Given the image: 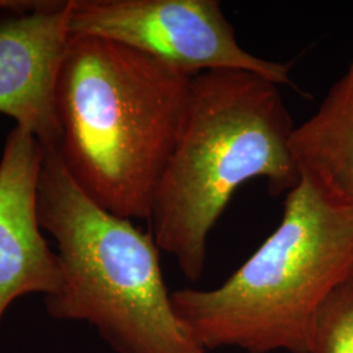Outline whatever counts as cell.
Segmentation results:
<instances>
[{"instance_id": "cell-8", "label": "cell", "mask_w": 353, "mask_h": 353, "mask_svg": "<svg viewBox=\"0 0 353 353\" xmlns=\"http://www.w3.org/2000/svg\"><path fill=\"white\" fill-rule=\"evenodd\" d=\"M290 150L303 178L353 208V55L316 113L294 127Z\"/></svg>"}, {"instance_id": "cell-10", "label": "cell", "mask_w": 353, "mask_h": 353, "mask_svg": "<svg viewBox=\"0 0 353 353\" xmlns=\"http://www.w3.org/2000/svg\"><path fill=\"white\" fill-rule=\"evenodd\" d=\"M45 1L33 0H0V10L12 13L30 12L39 8Z\"/></svg>"}, {"instance_id": "cell-1", "label": "cell", "mask_w": 353, "mask_h": 353, "mask_svg": "<svg viewBox=\"0 0 353 353\" xmlns=\"http://www.w3.org/2000/svg\"><path fill=\"white\" fill-rule=\"evenodd\" d=\"M194 76L119 42L70 36L55 84L64 168L93 202L150 219Z\"/></svg>"}, {"instance_id": "cell-6", "label": "cell", "mask_w": 353, "mask_h": 353, "mask_svg": "<svg viewBox=\"0 0 353 353\" xmlns=\"http://www.w3.org/2000/svg\"><path fill=\"white\" fill-rule=\"evenodd\" d=\"M45 147L14 126L0 159V325L17 299L55 294L62 287L58 254L42 234L38 183Z\"/></svg>"}, {"instance_id": "cell-2", "label": "cell", "mask_w": 353, "mask_h": 353, "mask_svg": "<svg viewBox=\"0 0 353 353\" xmlns=\"http://www.w3.org/2000/svg\"><path fill=\"white\" fill-rule=\"evenodd\" d=\"M293 122L265 76L240 70L192 77L185 121L152 204L153 239L185 278L201 280L207 241L236 190L265 178L271 195L301 182L290 150Z\"/></svg>"}, {"instance_id": "cell-7", "label": "cell", "mask_w": 353, "mask_h": 353, "mask_svg": "<svg viewBox=\"0 0 353 353\" xmlns=\"http://www.w3.org/2000/svg\"><path fill=\"white\" fill-rule=\"evenodd\" d=\"M68 1H45L0 23V113L58 148L55 84L70 39Z\"/></svg>"}, {"instance_id": "cell-9", "label": "cell", "mask_w": 353, "mask_h": 353, "mask_svg": "<svg viewBox=\"0 0 353 353\" xmlns=\"http://www.w3.org/2000/svg\"><path fill=\"white\" fill-rule=\"evenodd\" d=\"M307 353H353V280L334 290L319 307Z\"/></svg>"}, {"instance_id": "cell-5", "label": "cell", "mask_w": 353, "mask_h": 353, "mask_svg": "<svg viewBox=\"0 0 353 353\" xmlns=\"http://www.w3.org/2000/svg\"><path fill=\"white\" fill-rule=\"evenodd\" d=\"M68 30L127 45L190 76L240 70L294 85L290 64L241 46L217 0H71Z\"/></svg>"}, {"instance_id": "cell-3", "label": "cell", "mask_w": 353, "mask_h": 353, "mask_svg": "<svg viewBox=\"0 0 353 353\" xmlns=\"http://www.w3.org/2000/svg\"><path fill=\"white\" fill-rule=\"evenodd\" d=\"M353 280V208L307 179L285 195L278 228L214 290L172 292L178 319L204 350L307 353L319 307Z\"/></svg>"}, {"instance_id": "cell-4", "label": "cell", "mask_w": 353, "mask_h": 353, "mask_svg": "<svg viewBox=\"0 0 353 353\" xmlns=\"http://www.w3.org/2000/svg\"><path fill=\"white\" fill-rule=\"evenodd\" d=\"M38 219L62 268L45 297L52 318L89 323L115 353H210L176 316L153 236L93 202L57 148H45Z\"/></svg>"}]
</instances>
